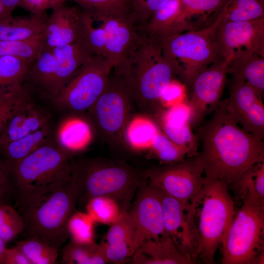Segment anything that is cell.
<instances>
[{
    "label": "cell",
    "mask_w": 264,
    "mask_h": 264,
    "mask_svg": "<svg viewBox=\"0 0 264 264\" xmlns=\"http://www.w3.org/2000/svg\"><path fill=\"white\" fill-rule=\"evenodd\" d=\"M33 62L0 56V90L22 87Z\"/></svg>",
    "instance_id": "cell-35"
},
{
    "label": "cell",
    "mask_w": 264,
    "mask_h": 264,
    "mask_svg": "<svg viewBox=\"0 0 264 264\" xmlns=\"http://www.w3.org/2000/svg\"><path fill=\"white\" fill-rule=\"evenodd\" d=\"M66 0H21L19 6L31 14L45 16V11L53 9L63 4Z\"/></svg>",
    "instance_id": "cell-46"
},
{
    "label": "cell",
    "mask_w": 264,
    "mask_h": 264,
    "mask_svg": "<svg viewBox=\"0 0 264 264\" xmlns=\"http://www.w3.org/2000/svg\"><path fill=\"white\" fill-rule=\"evenodd\" d=\"M186 86L173 79L163 90L160 97L162 107L169 108L184 101Z\"/></svg>",
    "instance_id": "cell-45"
},
{
    "label": "cell",
    "mask_w": 264,
    "mask_h": 264,
    "mask_svg": "<svg viewBox=\"0 0 264 264\" xmlns=\"http://www.w3.org/2000/svg\"><path fill=\"white\" fill-rule=\"evenodd\" d=\"M221 19L220 12L209 26L175 35L160 41L163 56L186 87H190L199 72L221 58L215 40L216 29Z\"/></svg>",
    "instance_id": "cell-7"
},
{
    "label": "cell",
    "mask_w": 264,
    "mask_h": 264,
    "mask_svg": "<svg viewBox=\"0 0 264 264\" xmlns=\"http://www.w3.org/2000/svg\"><path fill=\"white\" fill-rule=\"evenodd\" d=\"M72 155L50 139L15 163L0 158L15 194L17 210L67 182Z\"/></svg>",
    "instance_id": "cell-4"
},
{
    "label": "cell",
    "mask_w": 264,
    "mask_h": 264,
    "mask_svg": "<svg viewBox=\"0 0 264 264\" xmlns=\"http://www.w3.org/2000/svg\"><path fill=\"white\" fill-rule=\"evenodd\" d=\"M51 132L48 123L24 137L5 144L0 148V158L9 163L19 161L50 140Z\"/></svg>",
    "instance_id": "cell-29"
},
{
    "label": "cell",
    "mask_w": 264,
    "mask_h": 264,
    "mask_svg": "<svg viewBox=\"0 0 264 264\" xmlns=\"http://www.w3.org/2000/svg\"><path fill=\"white\" fill-rule=\"evenodd\" d=\"M21 0H0L6 16L10 17L12 16L13 11L19 6Z\"/></svg>",
    "instance_id": "cell-49"
},
{
    "label": "cell",
    "mask_w": 264,
    "mask_h": 264,
    "mask_svg": "<svg viewBox=\"0 0 264 264\" xmlns=\"http://www.w3.org/2000/svg\"><path fill=\"white\" fill-rule=\"evenodd\" d=\"M164 134L173 142L184 148L188 156L198 154V141L190 124L189 107L180 103L164 110L158 116Z\"/></svg>",
    "instance_id": "cell-21"
},
{
    "label": "cell",
    "mask_w": 264,
    "mask_h": 264,
    "mask_svg": "<svg viewBox=\"0 0 264 264\" xmlns=\"http://www.w3.org/2000/svg\"><path fill=\"white\" fill-rule=\"evenodd\" d=\"M6 242L0 237V264H4V253L7 248L6 247Z\"/></svg>",
    "instance_id": "cell-50"
},
{
    "label": "cell",
    "mask_w": 264,
    "mask_h": 264,
    "mask_svg": "<svg viewBox=\"0 0 264 264\" xmlns=\"http://www.w3.org/2000/svg\"><path fill=\"white\" fill-rule=\"evenodd\" d=\"M183 17L190 30L205 27L210 18L218 17L228 0H180Z\"/></svg>",
    "instance_id": "cell-31"
},
{
    "label": "cell",
    "mask_w": 264,
    "mask_h": 264,
    "mask_svg": "<svg viewBox=\"0 0 264 264\" xmlns=\"http://www.w3.org/2000/svg\"><path fill=\"white\" fill-rule=\"evenodd\" d=\"M95 222L86 212L75 211L70 216L67 224L70 239L81 243L94 242Z\"/></svg>",
    "instance_id": "cell-42"
},
{
    "label": "cell",
    "mask_w": 264,
    "mask_h": 264,
    "mask_svg": "<svg viewBox=\"0 0 264 264\" xmlns=\"http://www.w3.org/2000/svg\"><path fill=\"white\" fill-rule=\"evenodd\" d=\"M113 68L102 56H93L53 99L60 108L78 114L87 111L106 88Z\"/></svg>",
    "instance_id": "cell-11"
},
{
    "label": "cell",
    "mask_w": 264,
    "mask_h": 264,
    "mask_svg": "<svg viewBox=\"0 0 264 264\" xmlns=\"http://www.w3.org/2000/svg\"><path fill=\"white\" fill-rule=\"evenodd\" d=\"M93 16L102 22L107 30L108 40L104 57L114 68L126 58L142 32H138L137 22L132 11L116 15Z\"/></svg>",
    "instance_id": "cell-18"
},
{
    "label": "cell",
    "mask_w": 264,
    "mask_h": 264,
    "mask_svg": "<svg viewBox=\"0 0 264 264\" xmlns=\"http://www.w3.org/2000/svg\"><path fill=\"white\" fill-rule=\"evenodd\" d=\"M70 178L77 203L85 206L91 198L114 200L122 213L128 212L138 186L146 178L142 171L126 161L102 157H82L70 163Z\"/></svg>",
    "instance_id": "cell-2"
},
{
    "label": "cell",
    "mask_w": 264,
    "mask_h": 264,
    "mask_svg": "<svg viewBox=\"0 0 264 264\" xmlns=\"http://www.w3.org/2000/svg\"><path fill=\"white\" fill-rule=\"evenodd\" d=\"M80 9L78 6L63 4L53 9L47 17L44 33V47L53 48L77 42L80 24Z\"/></svg>",
    "instance_id": "cell-20"
},
{
    "label": "cell",
    "mask_w": 264,
    "mask_h": 264,
    "mask_svg": "<svg viewBox=\"0 0 264 264\" xmlns=\"http://www.w3.org/2000/svg\"><path fill=\"white\" fill-rule=\"evenodd\" d=\"M156 189L160 198L165 234L183 254L195 260L198 257L199 237L193 202H182Z\"/></svg>",
    "instance_id": "cell-14"
},
{
    "label": "cell",
    "mask_w": 264,
    "mask_h": 264,
    "mask_svg": "<svg viewBox=\"0 0 264 264\" xmlns=\"http://www.w3.org/2000/svg\"><path fill=\"white\" fill-rule=\"evenodd\" d=\"M8 18L9 17L6 16L4 8L0 1V22Z\"/></svg>",
    "instance_id": "cell-51"
},
{
    "label": "cell",
    "mask_w": 264,
    "mask_h": 264,
    "mask_svg": "<svg viewBox=\"0 0 264 264\" xmlns=\"http://www.w3.org/2000/svg\"><path fill=\"white\" fill-rule=\"evenodd\" d=\"M24 227L23 218L13 205L0 202V237L7 243L20 235Z\"/></svg>",
    "instance_id": "cell-40"
},
{
    "label": "cell",
    "mask_w": 264,
    "mask_h": 264,
    "mask_svg": "<svg viewBox=\"0 0 264 264\" xmlns=\"http://www.w3.org/2000/svg\"><path fill=\"white\" fill-rule=\"evenodd\" d=\"M222 242V264H257L264 251V205L243 202Z\"/></svg>",
    "instance_id": "cell-9"
},
{
    "label": "cell",
    "mask_w": 264,
    "mask_h": 264,
    "mask_svg": "<svg viewBox=\"0 0 264 264\" xmlns=\"http://www.w3.org/2000/svg\"><path fill=\"white\" fill-rule=\"evenodd\" d=\"M16 196L0 160V202L15 206Z\"/></svg>",
    "instance_id": "cell-47"
},
{
    "label": "cell",
    "mask_w": 264,
    "mask_h": 264,
    "mask_svg": "<svg viewBox=\"0 0 264 264\" xmlns=\"http://www.w3.org/2000/svg\"><path fill=\"white\" fill-rule=\"evenodd\" d=\"M260 2H261L263 4L264 3V0H259Z\"/></svg>",
    "instance_id": "cell-52"
},
{
    "label": "cell",
    "mask_w": 264,
    "mask_h": 264,
    "mask_svg": "<svg viewBox=\"0 0 264 264\" xmlns=\"http://www.w3.org/2000/svg\"><path fill=\"white\" fill-rule=\"evenodd\" d=\"M142 26L149 37L159 42L190 31L183 17L180 0H168Z\"/></svg>",
    "instance_id": "cell-22"
},
{
    "label": "cell",
    "mask_w": 264,
    "mask_h": 264,
    "mask_svg": "<svg viewBox=\"0 0 264 264\" xmlns=\"http://www.w3.org/2000/svg\"><path fill=\"white\" fill-rule=\"evenodd\" d=\"M30 100V92L23 85L0 90V132L10 118Z\"/></svg>",
    "instance_id": "cell-38"
},
{
    "label": "cell",
    "mask_w": 264,
    "mask_h": 264,
    "mask_svg": "<svg viewBox=\"0 0 264 264\" xmlns=\"http://www.w3.org/2000/svg\"><path fill=\"white\" fill-rule=\"evenodd\" d=\"M191 201L199 237L198 256L205 264H214L216 253L235 215L234 201L227 186L216 180H205Z\"/></svg>",
    "instance_id": "cell-6"
},
{
    "label": "cell",
    "mask_w": 264,
    "mask_h": 264,
    "mask_svg": "<svg viewBox=\"0 0 264 264\" xmlns=\"http://www.w3.org/2000/svg\"><path fill=\"white\" fill-rule=\"evenodd\" d=\"M262 94L242 78L231 75L227 108L234 121L244 131L264 138Z\"/></svg>",
    "instance_id": "cell-15"
},
{
    "label": "cell",
    "mask_w": 264,
    "mask_h": 264,
    "mask_svg": "<svg viewBox=\"0 0 264 264\" xmlns=\"http://www.w3.org/2000/svg\"><path fill=\"white\" fill-rule=\"evenodd\" d=\"M44 47V33L24 40L0 41V56H10L34 62Z\"/></svg>",
    "instance_id": "cell-36"
},
{
    "label": "cell",
    "mask_w": 264,
    "mask_h": 264,
    "mask_svg": "<svg viewBox=\"0 0 264 264\" xmlns=\"http://www.w3.org/2000/svg\"><path fill=\"white\" fill-rule=\"evenodd\" d=\"M131 1V0H129Z\"/></svg>",
    "instance_id": "cell-53"
},
{
    "label": "cell",
    "mask_w": 264,
    "mask_h": 264,
    "mask_svg": "<svg viewBox=\"0 0 264 264\" xmlns=\"http://www.w3.org/2000/svg\"><path fill=\"white\" fill-rule=\"evenodd\" d=\"M77 197L70 179L18 211L24 222L22 239L37 236L58 250L69 238L67 224L75 211Z\"/></svg>",
    "instance_id": "cell-5"
},
{
    "label": "cell",
    "mask_w": 264,
    "mask_h": 264,
    "mask_svg": "<svg viewBox=\"0 0 264 264\" xmlns=\"http://www.w3.org/2000/svg\"><path fill=\"white\" fill-rule=\"evenodd\" d=\"M85 207L86 212L95 222L108 225L115 221L122 213L117 202L107 197L93 198Z\"/></svg>",
    "instance_id": "cell-39"
},
{
    "label": "cell",
    "mask_w": 264,
    "mask_h": 264,
    "mask_svg": "<svg viewBox=\"0 0 264 264\" xmlns=\"http://www.w3.org/2000/svg\"><path fill=\"white\" fill-rule=\"evenodd\" d=\"M168 0H131V8L137 22L145 24L152 14Z\"/></svg>",
    "instance_id": "cell-44"
},
{
    "label": "cell",
    "mask_w": 264,
    "mask_h": 264,
    "mask_svg": "<svg viewBox=\"0 0 264 264\" xmlns=\"http://www.w3.org/2000/svg\"><path fill=\"white\" fill-rule=\"evenodd\" d=\"M93 56L79 42L53 48L44 47L32 63L23 85L51 100Z\"/></svg>",
    "instance_id": "cell-8"
},
{
    "label": "cell",
    "mask_w": 264,
    "mask_h": 264,
    "mask_svg": "<svg viewBox=\"0 0 264 264\" xmlns=\"http://www.w3.org/2000/svg\"><path fill=\"white\" fill-rule=\"evenodd\" d=\"M101 244L108 263L122 264L132 259L141 242L128 211L110 225Z\"/></svg>",
    "instance_id": "cell-19"
},
{
    "label": "cell",
    "mask_w": 264,
    "mask_h": 264,
    "mask_svg": "<svg viewBox=\"0 0 264 264\" xmlns=\"http://www.w3.org/2000/svg\"><path fill=\"white\" fill-rule=\"evenodd\" d=\"M159 132L157 125L149 118L137 116L129 122L125 131V139L131 147L137 150L151 148Z\"/></svg>",
    "instance_id": "cell-33"
},
{
    "label": "cell",
    "mask_w": 264,
    "mask_h": 264,
    "mask_svg": "<svg viewBox=\"0 0 264 264\" xmlns=\"http://www.w3.org/2000/svg\"><path fill=\"white\" fill-rule=\"evenodd\" d=\"M227 99L221 100L212 117L198 129V152L205 180L235 183L254 165L264 161V140L242 129L230 116Z\"/></svg>",
    "instance_id": "cell-1"
},
{
    "label": "cell",
    "mask_w": 264,
    "mask_h": 264,
    "mask_svg": "<svg viewBox=\"0 0 264 264\" xmlns=\"http://www.w3.org/2000/svg\"><path fill=\"white\" fill-rule=\"evenodd\" d=\"M145 172L151 185L184 202H190L205 183L204 168L198 154Z\"/></svg>",
    "instance_id": "cell-12"
},
{
    "label": "cell",
    "mask_w": 264,
    "mask_h": 264,
    "mask_svg": "<svg viewBox=\"0 0 264 264\" xmlns=\"http://www.w3.org/2000/svg\"><path fill=\"white\" fill-rule=\"evenodd\" d=\"M215 40L223 59L248 53L264 56V17L246 22H220Z\"/></svg>",
    "instance_id": "cell-16"
},
{
    "label": "cell",
    "mask_w": 264,
    "mask_h": 264,
    "mask_svg": "<svg viewBox=\"0 0 264 264\" xmlns=\"http://www.w3.org/2000/svg\"><path fill=\"white\" fill-rule=\"evenodd\" d=\"M151 148L157 158L166 164L179 161L188 156L184 148L160 132L155 136Z\"/></svg>",
    "instance_id": "cell-43"
},
{
    "label": "cell",
    "mask_w": 264,
    "mask_h": 264,
    "mask_svg": "<svg viewBox=\"0 0 264 264\" xmlns=\"http://www.w3.org/2000/svg\"><path fill=\"white\" fill-rule=\"evenodd\" d=\"M80 18L78 41L92 56L104 57L108 33L103 23L81 9Z\"/></svg>",
    "instance_id": "cell-28"
},
{
    "label": "cell",
    "mask_w": 264,
    "mask_h": 264,
    "mask_svg": "<svg viewBox=\"0 0 264 264\" xmlns=\"http://www.w3.org/2000/svg\"><path fill=\"white\" fill-rule=\"evenodd\" d=\"M76 115L63 120L56 134L55 143L72 154L86 147L92 138L91 129L88 121Z\"/></svg>",
    "instance_id": "cell-25"
},
{
    "label": "cell",
    "mask_w": 264,
    "mask_h": 264,
    "mask_svg": "<svg viewBox=\"0 0 264 264\" xmlns=\"http://www.w3.org/2000/svg\"><path fill=\"white\" fill-rule=\"evenodd\" d=\"M128 212L141 244L165 235L158 191L146 178L138 186Z\"/></svg>",
    "instance_id": "cell-17"
},
{
    "label": "cell",
    "mask_w": 264,
    "mask_h": 264,
    "mask_svg": "<svg viewBox=\"0 0 264 264\" xmlns=\"http://www.w3.org/2000/svg\"><path fill=\"white\" fill-rule=\"evenodd\" d=\"M133 103L123 80L115 73L110 75L106 88L87 110L88 121L107 142L121 144Z\"/></svg>",
    "instance_id": "cell-10"
},
{
    "label": "cell",
    "mask_w": 264,
    "mask_h": 264,
    "mask_svg": "<svg viewBox=\"0 0 264 264\" xmlns=\"http://www.w3.org/2000/svg\"><path fill=\"white\" fill-rule=\"evenodd\" d=\"M232 185L243 202L264 205V161L248 169Z\"/></svg>",
    "instance_id": "cell-32"
},
{
    "label": "cell",
    "mask_w": 264,
    "mask_h": 264,
    "mask_svg": "<svg viewBox=\"0 0 264 264\" xmlns=\"http://www.w3.org/2000/svg\"><path fill=\"white\" fill-rule=\"evenodd\" d=\"M232 57L220 58L213 63L197 75L190 86V97L187 103L191 111V127L200 125L219 105L226 84L228 64Z\"/></svg>",
    "instance_id": "cell-13"
},
{
    "label": "cell",
    "mask_w": 264,
    "mask_h": 264,
    "mask_svg": "<svg viewBox=\"0 0 264 264\" xmlns=\"http://www.w3.org/2000/svg\"><path fill=\"white\" fill-rule=\"evenodd\" d=\"M221 22L253 21L264 17V8L259 0H228L220 11Z\"/></svg>",
    "instance_id": "cell-34"
},
{
    "label": "cell",
    "mask_w": 264,
    "mask_h": 264,
    "mask_svg": "<svg viewBox=\"0 0 264 264\" xmlns=\"http://www.w3.org/2000/svg\"><path fill=\"white\" fill-rule=\"evenodd\" d=\"M134 264H192L195 260L183 254L171 238L164 235L157 239L144 241L132 258Z\"/></svg>",
    "instance_id": "cell-24"
},
{
    "label": "cell",
    "mask_w": 264,
    "mask_h": 264,
    "mask_svg": "<svg viewBox=\"0 0 264 264\" xmlns=\"http://www.w3.org/2000/svg\"><path fill=\"white\" fill-rule=\"evenodd\" d=\"M113 68L140 109L155 116L163 110L160 95L176 74L162 54L160 42L143 31L126 58Z\"/></svg>",
    "instance_id": "cell-3"
},
{
    "label": "cell",
    "mask_w": 264,
    "mask_h": 264,
    "mask_svg": "<svg viewBox=\"0 0 264 264\" xmlns=\"http://www.w3.org/2000/svg\"><path fill=\"white\" fill-rule=\"evenodd\" d=\"M83 11L91 15L123 14L131 11L129 0H72Z\"/></svg>",
    "instance_id": "cell-41"
},
{
    "label": "cell",
    "mask_w": 264,
    "mask_h": 264,
    "mask_svg": "<svg viewBox=\"0 0 264 264\" xmlns=\"http://www.w3.org/2000/svg\"><path fill=\"white\" fill-rule=\"evenodd\" d=\"M228 73L238 76L263 95L264 90V56L244 54L232 57L228 66Z\"/></svg>",
    "instance_id": "cell-27"
},
{
    "label": "cell",
    "mask_w": 264,
    "mask_h": 264,
    "mask_svg": "<svg viewBox=\"0 0 264 264\" xmlns=\"http://www.w3.org/2000/svg\"><path fill=\"white\" fill-rule=\"evenodd\" d=\"M61 263L64 264H104L108 263L103 245L94 241L81 243L72 240L63 246Z\"/></svg>",
    "instance_id": "cell-30"
},
{
    "label": "cell",
    "mask_w": 264,
    "mask_h": 264,
    "mask_svg": "<svg viewBox=\"0 0 264 264\" xmlns=\"http://www.w3.org/2000/svg\"><path fill=\"white\" fill-rule=\"evenodd\" d=\"M48 123V113L29 101L10 118L0 132V148L26 136Z\"/></svg>",
    "instance_id": "cell-23"
},
{
    "label": "cell",
    "mask_w": 264,
    "mask_h": 264,
    "mask_svg": "<svg viewBox=\"0 0 264 264\" xmlns=\"http://www.w3.org/2000/svg\"><path fill=\"white\" fill-rule=\"evenodd\" d=\"M16 245L22 252L30 264L57 263L59 250L48 244L37 236L18 241Z\"/></svg>",
    "instance_id": "cell-37"
},
{
    "label": "cell",
    "mask_w": 264,
    "mask_h": 264,
    "mask_svg": "<svg viewBox=\"0 0 264 264\" xmlns=\"http://www.w3.org/2000/svg\"><path fill=\"white\" fill-rule=\"evenodd\" d=\"M4 264H30L22 252L16 245L6 248L4 253Z\"/></svg>",
    "instance_id": "cell-48"
},
{
    "label": "cell",
    "mask_w": 264,
    "mask_h": 264,
    "mask_svg": "<svg viewBox=\"0 0 264 264\" xmlns=\"http://www.w3.org/2000/svg\"><path fill=\"white\" fill-rule=\"evenodd\" d=\"M47 16L31 14L11 17L0 22V41L30 38L44 33Z\"/></svg>",
    "instance_id": "cell-26"
}]
</instances>
